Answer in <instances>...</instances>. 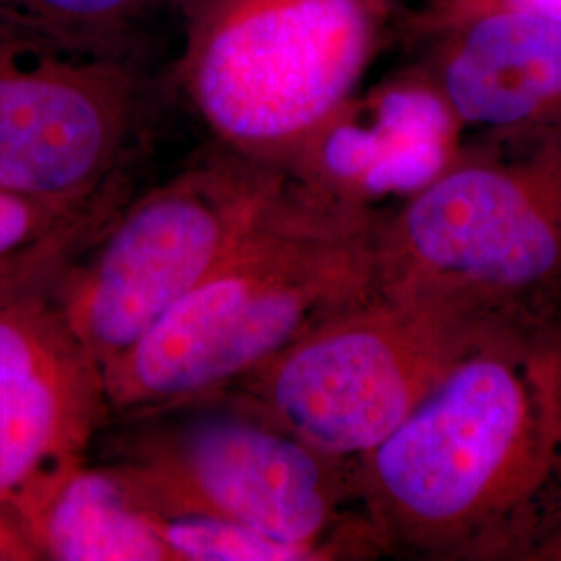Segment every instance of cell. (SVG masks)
<instances>
[{"label":"cell","mask_w":561,"mask_h":561,"mask_svg":"<svg viewBox=\"0 0 561 561\" xmlns=\"http://www.w3.org/2000/svg\"><path fill=\"white\" fill-rule=\"evenodd\" d=\"M119 196H104L88 208L76 221L65 225L57 233L38 241L15 256L0 261V296L27 285L55 279L76 259L81 248L101 231L102 225L117 210Z\"/></svg>","instance_id":"obj_15"},{"label":"cell","mask_w":561,"mask_h":561,"mask_svg":"<svg viewBox=\"0 0 561 561\" xmlns=\"http://www.w3.org/2000/svg\"><path fill=\"white\" fill-rule=\"evenodd\" d=\"M482 327L379 287L213 400L275 422L327 456L360 461L435 391Z\"/></svg>","instance_id":"obj_6"},{"label":"cell","mask_w":561,"mask_h":561,"mask_svg":"<svg viewBox=\"0 0 561 561\" xmlns=\"http://www.w3.org/2000/svg\"><path fill=\"white\" fill-rule=\"evenodd\" d=\"M23 528L41 560L171 561L148 510L111 461H81Z\"/></svg>","instance_id":"obj_12"},{"label":"cell","mask_w":561,"mask_h":561,"mask_svg":"<svg viewBox=\"0 0 561 561\" xmlns=\"http://www.w3.org/2000/svg\"><path fill=\"white\" fill-rule=\"evenodd\" d=\"M121 185H127V183H121ZM111 192H106V194H111ZM104 196H101L99 201H102ZM99 201L90 202L85 206H78V208H69V206H57V204H48V202L23 198L18 194L0 190V261L25 252L27 248L36 245L38 241L57 233L65 225L76 221L80 215H83L88 208H92Z\"/></svg>","instance_id":"obj_16"},{"label":"cell","mask_w":561,"mask_h":561,"mask_svg":"<svg viewBox=\"0 0 561 561\" xmlns=\"http://www.w3.org/2000/svg\"><path fill=\"white\" fill-rule=\"evenodd\" d=\"M491 9H522L561 21V0H428L421 9L400 13L393 30L412 48L443 27Z\"/></svg>","instance_id":"obj_17"},{"label":"cell","mask_w":561,"mask_h":561,"mask_svg":"<svg viewBox=\"0 0 561 561\" xmlns=\"http://www.w3.org/2000/svg\"><path fill=\"white\" fill-rule=\"evenodd\" d=\"M161 83L152 55L0 18V190L78 208L127 183Z\"/></svg>","instance_id":"obj_8"},{"label":"cell","mask_w":561,"mask_h":561,"mask_svg":"<svg viewBox=\"0 0 561 561\" xmlns=\"http://www.w3.org/2000/svg\"><path fill=\"white\" fill-rule=\"evenodd\" d=\"M463 144L466 125L412 62L343 102L283 173L324 201L389 215L443 175Z\"/></svg>","instance_id":"obj_10"},{"label":"cell","mask_w":561,"mask_h":561,"mask_svg":"<svg viewBox=\"0 0 561 561\" xmlns=\"http://www.w3.org/2000/svg\"><path fill=\"white\" fill-rule=\"evenodd\" d=\"M358 470L385 556L561 561V314L486 322Z\"/></svg>","instance_id":"obj_1"},{"label":"cell","mask_w":561,"mask_h":561,"mask_svg":"<svg viewBox=\"0 0 561 561\" xmlns=\"http://www.w3.org/2000/svg\"><path fill=\"white\" fill-rule=\"evenodd\" d=\"M385 213L285 175L221 262L104 375L111 422L213 400L379 283Z\"/></svg>","instance_id":"obj_2"},{"label":"cell","mask_w":561,"mask_h":561,"mask_svg":"<svg viewBox=\"0 0 561 561\" xmlns=\"http://www.w3.org/2000/svg\"><path fill=\"white\" fill-rule=\"evenodd\" d=\"M169 83L213 144L283 171L360 90L398 20L396 0H175Z\"/></svg>","instance_id":"obj_5"},{"label":"cell","mask_w":561,"mask_h":561,"mask_svg":"<svg viewBox=\"0 0 561 561\" xmlns=\"http://www.w3.org/2000/svg\"><path fill=\"white\" fill-rule=\"evenodd\" d=\"M175 0H0V18L65 41L152 55L154 25Z\"/></svg>","instance_id":"obj_13"},{"label":"cell","mask_w":561,"mask_h":561,"mask_svg":"<svg viewBox=\"0 0 561 561\" xmlns=\"http://www.w3.org/2000/svg\"><path fill=\"white\" fill-rule=\"evenodd\" d=\"M466 129L561 119V21L491 9L412 46Z\"/></svg>","instance_id":"obj_11"},{"label":"cell","mask_w":561,"mask_h":561,"mask_svg":"<svg viewBox=\"0 0 561 561\" xmlns=\"http://www.w3.org/2000/svg\"><path fill=\"white\" fill-rule=\"evenodd\" d=\"M55 279L0 296V505L21 524L111 422L101 364L65 321Z\"/></svg>","instance_id":"obj_9"},{"label":"cell","mask_w":561,"mask_h":561,"mask_svg":"<svg viewBox=\"0 0 561 561\" xmlns=\"http://www.w3.org/2000/svg\"><path fill=\"white\" fill-rule=\"evenodd\" d=\"M41 560L20 518L0 505V561Z\"/></svg>","instance_id":"obj_18"},{"label":"cell","mask_w":561,"mask_h":561,"mask_svg":"<svg viewBox=\"0 0 561 561\" xmlns=\"http://www.w3.org/2000/svg\"><path fill=\"white\" fill-rule=\"evenodd\" d=\"M283 181V171L213 144L171 180L121 204L50 283L102 370L198 287Z\"/></svg>","instance_id":"obj_7"},{"label":"cell","mask_w":561,"mask_h":561,"mask_svg":"<svg viewBox=\"0 0 561 561\" xmlns=\"http://www.w3.org/2000/svg\"><path fill=\"white\" fill-rule=\"evenodd\" d=\"M148 514L171 561H304L291 547L241 524L190 514Z\"/></svg>","instance_id":"obj_14"},{"label":"cell","mask_w":561,"mask_h":561,"mask_svg":"<svg viewBox=\"0 0 561 561\" xmlns=\"http://www.w3.org/2000/svg\"><path fill=\"white\" fill-rule=\"evenodd\" d=\"M379 283L479 324L561 314V119L466 140L382 219Z\"/></svg>","instance_id":"obj_3"},{"label":"cell","mask_w":561,"mask_h":561,"mask_svg":"<svg viewBox=\"0 0 561 561\" xmlns=\"http://www.w3.org/2000/svg\"><path fill=\"white\" fill-rule=\"evenodd\" d=\"M101 435V460L119 468L148 512L241 524L304 561L385 556L358 461L327 456L250 410L198 401Z\"/></svg>","instance_id":"obj_4"}]
</instances>
